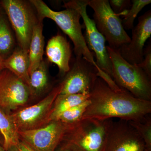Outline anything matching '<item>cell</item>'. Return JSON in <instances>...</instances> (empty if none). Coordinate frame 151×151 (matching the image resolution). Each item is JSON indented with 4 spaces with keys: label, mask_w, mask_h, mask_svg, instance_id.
Segmentation results:
<instances>
[{
    "label": "cell",
    "mask_w": 151,
    "mask_h": 151,
    "mask_svg": "<svg viewBox=\"0 0 151 151\" xmlns=\"http://www.w3.org/2000/svg\"><path fill=\"white\" fill-rule=\"evenodd\" d=\"M4 69H7L16 76L29 87V77L28 73V52L19 47L4 59Z\"/></svg>",
    "instance_id": "obj_15"
},
{
    "label": "cell",
    "mask_w": 151,
    "mask_h": 151,
    "mask_svg": "<svg viewBox=\"0 0 151 151\" xmlns=\"http://www.w3.org/2000/svg\"><path fill=\"white\" fill-rule=\"evenodd\" d=\"M29 3L37 12L38 20L42 21L46 18L52 20L69 37L74 45L76 57L84 58L94 65L98 71V76L105 73L97 66L94 55L87 46L82 33L83 26L80 21L81 16L77 11L68 7L61 11H54L42 0H30Z\"/></svg>",
    "instance_id": "obj_2"
},
{
    "label": "cell",
    "mask_w": 151,
    "mask_h": 151,
    "mask_svg": "<svg viewBox=\"0 0 151 151\" xmlns=\"http://www.w3.org/2000/svg\"><path fill=\"white\" fill-rule=\"evenodd\" d=\"M89 94H71L57 96L52 106L49 117V122L58 121L63 112L89 99Z\"/></svg>",
    "instance_id": "obj_17"
},
{
    "label": "cell",
    "mask_w": 151,
    "mask_h": 151,
    "mask_svg": "<svg viewBox=\"0 0 151 151\" xmlns=\"http://www.w3.org/2000/svg\"><path fill=\"white\" fill-rule=\"evenodd\" d=\"M151 78V45L149 44L144 50V58L141 63L137 64Z\"/></svg>",
    "instance_id": "obj_25"
},
{
    "label": "cell",
    "mask_w": 151,
    "mask_h": 151,
    "mask_svg": "<svg viewBox=\"0 0 151 151\" xmlns=\"http://www.w3.org/2000/svg\"><path fill=\"white\" fill-rule=\"evenodd\" d=\"M4 59L0 55V72L4 69Z\"/></svg>",
    "instance_id": "obj_28"
},
{
    "label": "cell",
    "mask_w": 151,
    "mask_h": 151,
    "mask_svg": "<svg viewBox=\"0 0 151 151\" xmlns=\"http://www.w3.org/2000/svg\"><path fill=\"white\" fill-rule=\"evenodd\" d=\"M71 54L70 43L60 34L52 37L47 42L46 47L47 59L58 66L60 73L62 75H65L70 70Z\"/></svg>",
    "instance_id": "obj_14"
},
{
    "label": "cell",
    "mask_w": 151,
    "mask_h": 151,
    "mask_svg": "<svg viewBox=\"0 0 151 151\" xmlns=\"http://www.w3.org/2000/svg\"><path fill=\"white\" fill-rule=\"evenodd\" d=\"M67 127V124L58 120L37 129L18 133L23 142L35 151H55L62 142Z\"/></svg>",
    "instance_id": "obj_10"
},
{
    "label": "cell",
    "mask_w": 151,
    "mask_h": 151,
    "mask_svg": "<svg viewBox=\"0 0 151 151\" xmlns=\"http://www.w3.org/2000/svg\"><path fill=\"white\" fill-rule=\"evenodd\" d=\"M57 151H77V149L72 144L65 142Z\"/></svg>",
    "instance_id": "obj_26"
},
{
    "label": "cell",
    "mask_w": 151,
    "mask_h": 151,
    "mask_svg": "<svg viewBox=\"0 0 151 151\" xmlns=\"http://www.w3.org/2000/svg\"><path fill=\"white\" fill-rule=\"evenodd\" d=\"M112 64V78L121 89L141 100L151 101V78L137 64L124 59L119 49L106 46Z\"/></svg>",
    "instance_id": "obj_3"
},
{
    "label": "cell",
    "mask_w": 151,
    "mask_h": 151,
    "mask_svg": "<svg viewBox=\"0 0 151 151\" xmlns=\"http://www.w3.org/2000/svg\"><path fill=\"white\" fill-rule=\"evenodd\" d=\"M61 87L60 84L37 104L10 115L18 132L37 129L49 123L51 110Z\"/></svg>",
    "instance_id": "obj_8"
},
{
    "label": "cell",
    "mask_w": 151,
    "mask_h": 151,
    "mask_svg": "<svg viewBox=\"0 0 151 151\" xmlns=\"http://www.w3.org/2000/svg\"><path fill=\"white\" fill-rule=\"evenodd\" d=\"M14 42L7 20L0 10V55L4 59L12 52Z\"/></svg>",
    "instance_id": "obj_19"
},
{
    "label": "cell",
    "mask_w": 151,
    "mask_h": 151,
    "mask_svg": "<svg viewBox=\"0 0 151 151\" xmlns=\"http://www.w3.org/2000/svg\"><path fill=\"white\" fill-rule=\"evenodd\" d=\"M88 6L94 11L93 21L108 46L119 49L129 43L131 37L124 29L122 19L112 10L108 0H88Z\"/></svg>",
    "instance_id": "obj_5"
},
{
    "label": "cell",
    "mask_w": 151,
    "mask_h": 151,
    "mask_svg": "<svg viewBox=\"0 0 151 151\" xmlns=\"http://www.w3.org/2000/svg\"><path fill=\"white\" fill-rule=\"evenodd\" d=\"M42 31V21L38 20L33 29L29 47V75L37 68L43 60L45 41Z\"/></svg>",
    "instance_id": "obj_16"
},
{
    "label": "cell",
    "mask_w": 151,
    "mask_h": 151,
    "mask_svg": "<svg viewBox=\"0 0 151 151\" xmlns=\"http://www.w3.org/2000/svg\"><path fill=\"white\" fill-rule=\"evenodd\" d=\"M97 68L83 57H76L73 66L60 83L59 94H89L97 76Z\"/></svg>",
    "instance_id": "obj_9"
},
{
    "label": "cell",
    "mask_w": 151,
    "mask_h": 151,
    "mask_svg": "<svg viewBox=\"0 0 151 151\" xmlns=\"http://www.w3.org/2000/svg\"><path fill=\"white\" fill-rule=\"evenodd\" d=\"M90 104L88 99L85 102L73 106L63 112L60 116L58 120L66 124H72L81 120L82 116Z\"/></svg>",
    "instance_id": "obj_22"
},
{
    "label": "cell",
    "mask_w": 151,
    "mask_h": 151,
    "mask_svg": "<svg viewBox=\"0 0 151 151\" xmlns=\"http://www.w3.org/2000/svg\"><path fill=\"white\" fill-rule=\"evenodd\" d=\"M109 2L112 10L119 17L123 16L132 5L130 0H110Z\"/></svg>",
    "instance_id": "obj_24"
},
{
    "label": "cell",
    "mask_w": 151,
    "mask_h": 151,
    "mask_svg": "<svg viewBox=\"0 0 151 151\" xmlns=\"http://www.w3.org/2000/svg\"><path fill=\"white\" fill-rule=\"evenodd\" d=\"M151 0H132L130 9L123 16L122 24L125 30L132 29L134 27L135 19L145 7L151 4Z\"/></svg>",
    "instance_id": "obj_21"
},
{
    "label": "cell",
    "mask_w": 151,
    "mask_h": 151,
    "mask_svg": "<svg viewBox=\"0 0 151 151\" xmlns=\"http://www.w3.org/2000/svg\"><path fill=\"white\" fill-rule=\"evenodd\" d=\"M0 133L4 139L3 146L5 151L11 147L17 146L19 142L17 130L10 115L1 109Z\"/></svg>",
    "instance_id": "obj_18"
},
{
    "label": "cell",
    "mask_w": 151,
    "mask_h": 151,
    "mask_svg": "<svg viewBox=\"0 0 151 151\" xmlns=\"http://www.w3.org/2000/svg\"><path fill=\"white\" fill-rule=\"evenodd\" d=\"M113 122L87 119L68 124L62 142L72 144L79 151H103Z\"/></svg>",
    "instance_id": "obj_4"
},
{
    "label": "cell",
    "mask_w": 151,
    "mask_h": 151,
    "mask_svg": "<svg viewBox=\"0 0 151 151\" xmlns=\"http://www.w3.org/2000/svg\"><path fill=\"white\" fill-rule=\"evenodd\" d=\"M0 4L14 31L19 47L28 52L33 29L38 22L31 6L22 0H3Z\"/></svg>",
    "instance_id": "obj_7"
},
{
    "label": "cell",
    "mask_w": 151,
    "mask_h": 151,
    "mask_svg": "<svg viewBox=\"0 0 151 151\" xmlns=\"http://www.w3.org/2000/svg\"><path fill=\"white\" fill-rule=\"evenodd\" d=\"M29 88L30 94L38 95L40 94L48 84V75L46 64L44 60L35 70L29 75Z\"/></svg>",
    "instance_id": "obj_20"
},
{
    "label": "cell",
    "mask_w": 151,
    "mask_h": 151,
    "mask_svg": "<svg viewBox=\"0 0 151 151\" xmlns=\"http://www.w3.org/2000/svg\"><path fill=\"white\" fill-rule=\"evenodd\" d=\"M88 2V0H72L64 2L63 7L74 9L80 14L85 27V41L95 57L96 64L100 70L112 78V64L105 45L106 41L97 29L93 20L87 14Z\"/></svg>",
    "instance_id": "obj_6"
},
{
    "label": "cell",
    "mask_w": 151,
    "mask_h": 151,
    "mask_svg": "<svg viewBox=\"0 0 151 151\" xmlns=\"http://www.w3.org/2000/svg\"><path fill=\"white\" fill-rule=\"evenodd\" d=\"M19 151H35L24 142H19L17 145Z\"/></svg>",
    "instance_id": "obj_27"
},
{
    "label": "cell",
    "mask_w": 151,
    "mask_h": 151,
    "mask_svg": "<svg viewBox=\"0 0 151 151\" xmlns=\"http://www.w3.org/2000/svg\"><path fill=\"white\" fill-rule=\"evenodd\" d=\"M7 151H19V150L17 147V146H13V147H11Z\"/></svg>",
    "instance_id": "obj_29"
},
{
    "label": "cell",
    "mask_w": 151,
    "mask_h": 151,
    "mask_svg": "<svg viewBox=\"0 0 151 151\" xmlns=\"http://www.w3.org/2000/svg\"><path fill=\"white\" fill-rule=\"evenodd\" d=\"M142 139L148 151H151V119L149 116L141 121H129Z\"/></svg>",
    "instance_id": "obj_23"
},
{
    "label": "cell",
    "mask_w": 151,
    "mask_h": 151,
    "mask_svg": "<svg viewBox=\"0 0 151 151\" xmlns=\"http://www.w3.org/2000/svg\"><path fill=\"white\" fill-rule=\"evenodd\" d=\"M0 135H1V133H0ZM0 151H5L3 147V145H2L1 144V139H0Z\"/></svg>",
    "instance_id": "obj_30"
},
{
    "label": "cell",
    "mask_w": 151,
    "mask_h": 151,
    "mask_svg": "<svg viewBox=\"0 0 151 151\" xmlns=\"http://www.w3.org/2000/svg\"><path fill=\"white\" fill-rule=\"evenodd\" d=\"M30 95L29 88L6 69L0 72V109L9 112L23 106Z\"/></svg>",
    "instance_id": "obj_12"
},
{
    "label": "cell",
    "mask_w": 151,
    "mask_h": 151,
    "mask_svg": "<svg viewBox=\"0 0 151 151\" xmlns=\"http://www.w3.org/2000/svg\"><path fill=\"white\" fill-rule=\"evenodd\" d=\"M151 35V11L150 10L138 18L137 24L132 29L129 43L119 49L122 57L131 64L141 63L144 58V47Z\"/></svg>",
    "instance_id": "obj_13"
},
{
    "label": "cell",
    "mask_w": 151,
    "mask_h": 151,
    "mask_svg": "<svg viewBox=\"0 0 151 151\" xmlns=\"http://www.w3.org/2000/svg\"><path fill=\"white\" fill-rule=\"evenodd\" d=\"M77 151H79V150H78V149H77Z\"/></svg>",
    "instance_id": "obj_31"
},
{
    "label": "cell",
    "mask_w": 151,
    "mask_h": 151,
    "mask_svg": "<svg viewBox=\"0 0 151 151\" xmlns=\"http://www.w3.org/2000/svg\"><path fill=\"white\" fill-rule=\"evenodd\" d=\"M103 151H148L142 138L129 121L113 122Z\"/></svg>",
    "instance_id": "obj_11"
},
{
    "label": "cell",
    "mask_w": 151,
    "mask_h": 151,
    "mask_svg": "<svg viewBox=\"0 0 151 151\" xmlns=\"http://www.w3.org/2000/svg\"><path fill=\"white\" fill-rule=\"evenodd\" d=\"M90 104L81 119L108 120L118 118L127 121H141L151 113V101L136 98L122 89H111L98 77L89 94Z\"/></svg>",
    "instance_id": "obj_1"
}]
</instances>
